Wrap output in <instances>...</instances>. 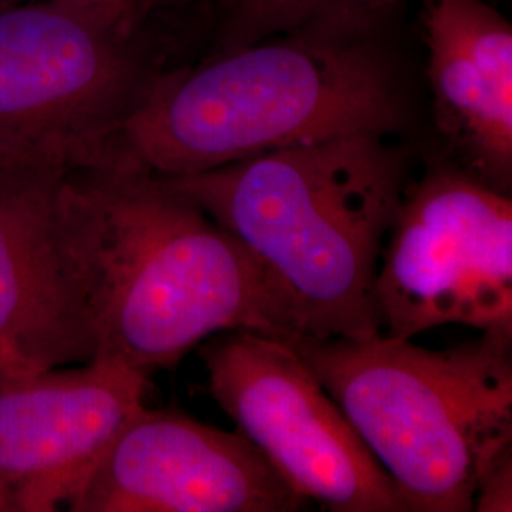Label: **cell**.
Returning <instances> with one entry per match:
<instances>
[{"label":"cell","mask_w":512,"mask_h":512,"mask_svg":"<svg viewBox=\"0 0 512 512\" xmlns=\"http://www.w3.org/2000/svg\"><path fill=\"white\" fill-rule=\"evenodd\" d=\"M0 511H10V503H8V497H6L2 486H0Z\"/></svg>","instance_id":"obj_15"},{"label":"cell","mask_w":512,"mask_h":512,"mask_svg":"<svg viewBox=\"0 0 512 512\" xmlns=\"http://www.w3.org/2000/svg\"><path fill=\"white\" fill-rule=\"evenodd\" d=\"M169 179L253 256L293 340L382 332L380 258L414 181L399 137H334Z\"/></svg>","instance_id":"obj_3"},{"label":"cell","mask_w":512,"mask_h":512,"mask_svg":"<svg viewBox=\"0 0 512 512\" xmlns=\"http://www.w3.org/2000/svg\"><path fill=\"white\" fill-rule=\"evenodd\" d=\"M175 6L120 0L0 4V165L95 158L171 67Z\"/></svg>","instance_id":"obj_5"},{"label":"cell","mask_w":512,"mask_h":512,"mask_svg":"<svg viewBox=\"0 0 512 512\" xmlns=\"http://www.w3.org/2000/svg\"><path fill=\"white\" fill-rule=\"evenodd\" d=\"M414 124L384 23L321 21L177 63L105 148L184 177L334 137H404Z\"/></svg>","instance_id":"obj_2"},{"label":"cell","mask_w":512,"mask_h":512,"mask_svg":"<svg viewBox=\"0 0 512 512\" xmlns=\"http://www.w3.org/2000/svg\"><path fill=\"white\" fill-rule=\"evenodd\" d=\"M395 482L404 512H469L476 484L512 448V336L456 348L412 340L289 342Z\"/></svg>","instance_id":"obj_4"},{"label":"cell","mask_w":512,"mask_h":512,"mask_svg":"<svg viewBox=\"0 0 512 512\" xmlns=\"http://www.w3.org/2000/svg\"><path fill=\"white\" fill-rule=\"evenodd\" d=\"M61 169L0 165V384L95 357L55 243Z\"/></svg>","instance_id":"obj_10"},{"label":"cell","mask_w":512,"mask_h":512,"mask_svg":"<svg viewBox=\"0 0 512 512\" xmlns=\"http://www.w3.org/2000/svg\"><path fill=\"white\" fill-rule=\"evenodd\" d=\"M423 25L442 158L511 194V23L486 0H427Z\"/></svg>","instance_id":"obj_11"},{"label":"cell","mask_w":512,"mask_h":512,"mask_svg":"<svg viewBox=\"0 0 512 512\" xmlns=\"http://www.w3.org/2000/svg\"><path fill=\"white\" fill-rule=\"evenodd\" d=\"M209 391L296 494L332 512H404L395 482L298 351L256 330L200 344Z\"/></svg>","instance_id":"obj_7"},{"label":"cell","mask_w":512,"mask_h":512,"mask_svg":"<svg viewBox=\"0 0 512 512\" xmlns=\"http://www.w3.org/2000/svg\"><path fill=\"white\" fill-rule=\"evenodd\" d=\"M54 230L99 359L150 376L224 330L294 338L238 239L169 177L116 150L61 169Z\"/></svg>","instance_id":"obj_1"},{"label":"cell","mask_w":512,"mask_h":512,"mask_svg":"<svg viewBox=\"0 0 512 512\" xmlns=\"http://www.w3.org/2000/svg\"><path fill=\"white\" fill-rule=\"evenodd\" d=\"M473 511H512V448L499 454L480 476Z\"/></svg>","instance_id":"obj_13"},{"label":"cell","mask_w":512,"mask_h":512,"mask_svg":"<svg viewBox=\"0 0 512 512\" xmlns=\"http://www.w3.org/2000/svg\"><path fill=\"white\" fill-rule=\"evenodd\" d=\"M150 376L95 357L0 384V486L10 511L67 505L145 406Z\"/></svg>","instance_id":"obj_9"},{"label":"cell","mask_w":512,"mask_h":512,"mask_svg":"<svg viewBox=\"0 0 512 512\" xmlns=\"http://www.w3.org/2000/svg\"><path fill=\"white\" fill-rule=\"evenodd\" d=\"M67 509L296 512L310 509V501L239 431L143 406L82 478Z\"/></svg>","instance_id":"obj_8"},{"label":"cell","mask_w":512,"mask_h":512,"mask_svg":"<svg viewBox=\"0 0 512 512\" xmlns=\"http://www.w3.org/2000/svg\"><path fill=\"white\" fill-rule=\"evenodd\" d=\"M385 336L463 325L512 336V196L437 158L408 186L376 277Z\"/></svg>","instance_id":"obj_6"},{"label":"cell","mask_w":512,"mask_h":512,"mask_svg":"<svg viewBox=\"0 0 512 512\" xmlns=\"http://www.w3.org/2000/svg\"><path fill=\"white\" fill-rule=\"evenodd\" d=\"M401 0H228L217 52L321 21L384 23Z\"/></svg>","instance_id":"obj_12"},{"label":"cell","mask_w":512,"mask_h":512,"mask_svg":"<svg viewBox=\"0 0 512 512\" xmlns=\"http://www.w3.org/2000/svg\"><path fill=\"white\" fill-rule=\"evenodd\" d=\"M6 2H19V0H0V4ZM120 2H135V4H150V6H177L184 0H120Z\"/></svg>","instance_id":"obj_14"}]
</instances>
